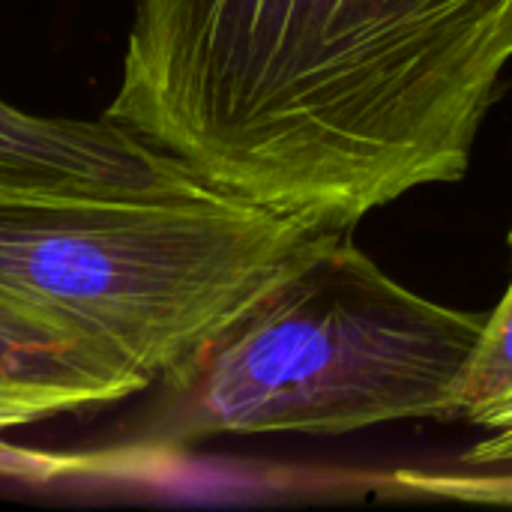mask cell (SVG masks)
Returning <instances> with one entry per match:
<instances>
[{
  "instance_id": "6da1fadb",
  "label": "cell",
  "mask_w": 512,
  "mask_h": 512,
  "mask_svg": "<svg viewBox=\"0 0 512 512\" xmlns=\"http://www.w3.org/2000/svg\"><path fill=\"white\" fill-rule=\"evenodd\" d=\"M512 66V0H132L105 117L204 180L351 228L459 183Z\"/></svg>"
},
{
  "instance_id": "7a4b0ae2",
  "label": "cell",
  "mask_w": 512,
  "mask_h": 512,
  "mask_svg": "<svg viewBox=\"0 0 512 512\" xmlns=\"http://www.w3.org/2000/svg\"><path fill=\"white\" fill-rule=\"evenodd\" d=\"M486 312L417 294L333 228L180 378L156 438L351 435L450 420Z\"/></svg>"
},
{
  "instance_id": "3957f363",
  "label": "cell",
  "mask_w": 512,
  "mask_h": 512,
  "mask_svg": "<svg viewBox=\"0 0 512 512\" xmlns=\"http://www.w3.org/2000/svg\"><path fill=\"white\" fill-rule=\"evenodd\" d=\"M333 228L210 180L0 201V294L165 387Z\"/></svg>"
},
{
  "instance_id": "277c9868",
  "label": "cell",
  "mask_w": 512,
  "mask_h": 512,
  "mask_svg": "<svg viewBox=\"0 0 512 512\" xmlns=\"http://www.w3.org/2000/svg\"><path fill=\"white\" fill-rule=\"evenodd\" d=\"M198 180L186 162L105 114L45 117L0 99V201L132 198Z\"/></svg>"
},
{
  "instance_id": "5b68a950",
  "label": "cell",
  "mask_w": 512,
  "mask_h": 512,
  "mask_svg": "<svg viewBox=\"0 0 512 512\" xmlns=\"http://www.w3.org/2000/svg\"><path fill=\"white\" fill-rule=\"evenodd\" d=\"M144 390V375L0 294V432L117 405Z\"/></svg>"
},
{
  "instance_id": "8992f818",
  "label": "cell",
  "mask_w": 512,
  "mask_h": 512,
  "mask_svg": "<svg viewBox=\"0 0 512 512\" xmlns=\"http://www.w3.org/2000/svg\"><path fill=\"white\" fill-rule=\"evenodd\" d=\"M512 246V231H510ZM512 393V282L498 303V309L486 318L483 339L453 393V417H468L477 408H486Z\"/></svg>"
},
{
  "instance_id": "52a82bcc",
  "label": "cell",
  "mask_w": 512,
  "mask_h": 512,
  "mask_svg": "<svg viewBox=\"0 0 512 512\" xmlns=\"http://www.w3.org/2000/svg\"><path fill=\"white\" fill-rule=\"evenodd\" d=\"M399 498L420 501H459L512 507V471H477V468H399L378 480Z\"/></svg>"
},
{
  "instance_id": "ba28073f",
  "label": "cell",
  "mask_w": 512,
  "mask_h": 512,
  "mask_svg": "<svg viewBox=\"0 0 512 512\" xmlns=\"http://www.w3.org/2000/svg\"><path fill=\"white\" fill-rule=\"evenodd\" d=\"M465 423L486 429V438L477 441L471 447V453L465 456L468 465H507L512 462V393L477 408L474 414L465 417Z\"/></svg>"
}]
</instances>
